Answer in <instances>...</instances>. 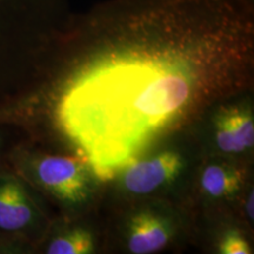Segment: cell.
<instances>
[{
  "instance_id": "obj_8",
  "label": "cell",
  "mask_w": 254,
  "mask_h": 254,
  "mask_svg": "<svg viewBox=\"0 0 254 254\" xmlns=\"http://www.w3.org/2000/svg\"><path fill=\"white\" fill-rule=\"evenodd\" d=\"M195 174L196 193L208 206L238 201L249 184L244 163L220 155H207Z\"/></svg>"
},
{
  "instance_id": "obj_5",
  "label": "cell",
  "mask_w": 254,
  "mask_h": 254,
  "mask_svg": "<svg viewBox=\"0 0 254 254\" xmlns=\"http://www.w3.org/2000/svg\"><path fill=\"white\" fill-rule=\"evenodd\" d=\"M190 155L174 140L135 159L123 168L109 184L114 193L127 201L160 198L189 173Z\"/></svg>"
},
{
  "instance_id": "obj_1",
  "label": "cell",
  "mask_w": 254,
  "mask_h": 254,
  "mask_svg": "<svg viewBox=\"0 0 254 254\" xmlns=\"http://www.w3.org/2000/svg\"><path fill=\"white\" fill-rule=\"evenodd\" d=\"M254 80L250 0H107L71 14L0 126L75 154L103 184Z\"/></svg>"
},
{
  "instance_id": "obj_6",
  "label": "cell",
  "mask_w": 254,
  "mask_h": 254,
  "mask_svg": "<svg viewBox=\"0 0 254 254\" xmlns=\"http://www.w3.org/2000/svg\"><path fill=\"white\" fill-rule=\"evenodd\" d=\"M184 231V215L164 198L132 201L120 220L119 241L129 254H153L166 250Z\"/></svg>"
},
{
  "instance_id": "obj_9",
  "label": "cell",
  "mask_w": 254,
  "mask_h": 254,
  "mask_svg": "<svg viewBox=\"0 0 254 254\" xmlns=\"http://www.w3.org/2000/svg\"><path fill=\"white\" fill-rule=\"evenodd\" d=\"M98 238L86 224L68 221V217L53 218L34 253L92 254L97 252Z\"/></svg>"
},
{
  "instance_id": "obj_13",
  "label": "cell",
  "mask_w": 254,
  "mask_h": 254,
  "mask_svg": "<svg viewBox=\"0 0 254 254\" xmlns=\"http://www.w3.org/2000/svg\"><path fill=\"white\" fill-rule=\"evenodd\" d=\"M250 1H251V2H253V0H250Z\"/></svg>"
},
{
  "instance_id": "obj_2",
  "label": "cell",
  "mask_w": 254,
  "mask_h": 254,
  "mask_svg": "<svg viewBox=\"0 0 254 254\" xmlns=\"http://www.w3.org/2000/svg\"><path fill=\"white\" fill-rule=\"evenodd\" d=\"M71 14L69 0H0V99L36 77Z\"/></svg>"
},
{
  "instance_id": "obj_10",
  "label": "cell",
  "mask_w": 254,
  "mask_h": 254,
  "mask_svg": "<svg viewBox=\"0 0 254 254\" xmlns=\"http://www.w3.org/2000/svg\"><path fill=\"white\" fill-rule=\"evenodd\" d=\"M217 252L220 254H251L252 246L243 231L237 226L224 228L219 234L217 243Z\"/></svg>"
},
{
  "instance_id": "obj_12",
  "label": "cell",
  "mask_w": 254,
  "mask_h": 254,
  "mask_svg": "<svg viewBox=\"0 0 254 254\" xmlns=\"http://www.w3.org/2000/svg\"><path fill=\"white\" fill-rule=\"evenodd\" d=\"M241 202L243 205V217L245 218L247 224H253L254 220V190L253 186L250 185V183L247 184L245 190H244L243 194H241Z\"/></svg>"
},
{
  "instance_id": "obj_4",
  "label": "cell",
  "mask_w": 254,
  "mask_h": 254,
  "mask_svg": "<svg viewBox=\"0 0 254 254\" xmlns=\"http://www.w3.org/2000/svg\"><path fill=\"white\" fill-rule=\"evenodd\" d=\"M52 219L40 193L8 164L0 168V254L36 252Z\"/></svg>"
},
{
  "instance_id": "obj_3",
  "label": "cell",
  "mask_w": 254,
  "mask_h": 254,
  "mask_svg": "<svg viewBox=\"0 0 254 254\" xmlns=\"http://www.w3.org/2000/svg\"><path fill=\"white\" fill-rule=\"evenodd\" d=\"M7 164L65 217L90 208L103 185L84 158L43 150L20 139L9 151Z\"/></svg>"
},
{
  "instance_id": "obj_11",
  "label": "cell",
  "mask_w": 254,
  "mask_h": 254,
  "mask_svg": "<svg viewBox=\"0 0 254 254\" xmlns=\"http://www.w3.org/2000/svg\"><path fill=\"white\" fill-rule=\"evenodd\" d=\"M18 140L19 136L13 129L0 126V168L7 165L9 151Z\"/></svg>"
},
{
  "instance_id": "obj_7",
  "label": "cell",
  "mask_w": 254,
  "mask_h": 254,
  "mask_svg": "<svg viewBox=\"0 0 254 254\" xmlns=\"http://www.w3.org/2000/svg\"><path fill=\"white\" fill-rule=\"evenodd\" d=\"M199 126L205 127L206 142L202 146H206L207 155H220L244 163L245 159L252 157L254 148V110L251 91L215 105Z\"/></svg>"
}]
</instances>
